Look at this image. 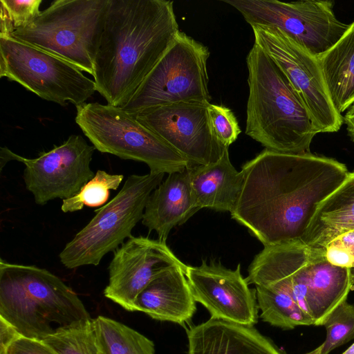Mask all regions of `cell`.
I'll use <instances>...</instances> for the list:
<instances>
[{"instance_id": "obj_19", "label": "cell", "mask_w": 354, "mask_h": 354, "mask_svg": "<svg viewBox=\"0 0 354 354\" xmlns=\"http://www.w3.org/2000/svg\"><path fill=\"white\" fill-rule=\"evenodd\" d=\"M187 266H174L151 281L136 297V311L181 325L189 321L196 308L185 274Z\"/></svg>"}, {"instance_id": "obj_14", "label": "cell", "mask_w": 354, "mask_h": 354, "mask_svg": "<svg viewBox=\"0 0 354 354\" xmlns=\"http://www.w3.org/2000/svg\"><path fill=\"white\" fill-rule=\"evenodd\" d=\"M207 104L174 103L148 109L134 116L186 158L190 166L207 165L217 162L226 149L212 134Z\"/></svg>"}, {"instance_id": "obj_11", "label": "cell", "mask_w": 354, "mask_h": 354, "mask_svg": "<svg viewBox=\"0 0 354 354\" xmlns=\"http://www.w3.org/2000/svg\"><path fill=\"white\" fill-rule=\"evenodd\" d=\"M236 9L250 26L277 27L313 55L319 56L334 46L350 24L335 16L334 2L304 0H224Z\"/></svg>"}, {"instance_id": "obj_22", "label": "cell", "mask_w": 354, "mask_h": 354, "mask_svg": "<svg viewBox=\"0 0 354 354\" xmlns=\"http://www.w3.org/2000/svg\"><path fill=\"white\" fill-rule=\"evenodd\" d=\"M317 59L330 100L341 114L354 103V21L337 42Z\"/></svg>"}, {"instance_id": "obj_16", "label": "cell", "mask_w": 354, "mask_h": 354, "mask_svg": "<svg viewBox=\"0 0 354 354\" xmlns=\"http://www.w3.org/2000/svg\"><path fill=\"white\" fill-rule=\"evenodd\" d=\"M185 274L194 300L207 309L211 318L248 326L257 323L256 290L249 288L240 264L231 270L203 260L198 266H187Z\"/></svg>"}, {"instance_id": "obj_32", "label": "cell", "mask_w": 354, "mask_h": 354, "mask_svg": "<svg viewBox=\"0 0 354 354\" xmlns=\"http://www.w3.org/2000/svg\"><path fill=\"white\" fill-rule=\"evenodd\" d=\"M343 121L346 126L349 137L354 142V104L348 109V111L343 116Z\"/></svg>"}, {"instance_id": "obj_3", "label": "cell", "mask_w": 354, "mask_h": 354, "mask_svg": "<svg viewBox=\"0 0 354 354\" xmlns=\"http://www.w3.org/2000/svg\"><path fill=\"white\" fill-rule=\"evenodd\" d=\"M246 63L249 95L245 134L270 151L310 152L312 140L317 133L286 75L254 43Z\"/></svg>"}, {"instance_id": "obj_1", "label": "cell", "mask_w": 354, "mask_h": 354, "mask_svg": "<svg viewBox=\"0 0 354 354\" xmlns=\"http://www.w3.org/2000/svg\"><path fill=\"white\" fill-rule=\"evenodd\" d=\"M241 171L243 186L231 216L264 246L301 241L318 205L349 173L333 158L266 149Z\"/></svg>"}, {"instance_id": "obj_15", "label": "cell", "mask_w": 354, "mask_h": 354, "mask_svg": "<svg viewBox=\"0 0 354 354\" xmlns=\"http://www.w3.org/2000/svg\"><path fill=\"white\" fill-rule=\"evenodd\" d=\"M177 266L187 265L166 242L132 236L114 251L104 295L126 310L135 312L139 293L158 274Z\"/></svg>"}, {"instance_id": "obj_34", "label": "cell", "mask_w": 354, "mask_h": 354, "mask_svg": "<svg viewBox=\"0 0 354 354\" xmlns=\"http://www.w3.org/2000/svg\"><path fill=\"white\" fill-rule=\"evenodd\" d=\"M352 279H353V285H354V274H353Z\"/></svg>"}, {"instance_id": "obj_29", "label": "cell", "mask_w": 354, "mask_h": 354, "mask_svg": "<svg viewBox=\"0 0 354 354\" xmlns=\"http://www.w3.org/2000/svg\"><path fill=\"white\" fill-rule=\"evenodd\" d=\"M326 260L332 265L354 268V230L332 239L324 248Z\"/></svg>"}, {"instance_id": "obj_33", "label": "cell", "mask_w": 354, "mask_h": 354, "mask_svg": "<svg viewBox=\"0 0 354 354\" xmlns=\"http://www.w3.org/2000/svg\"><path fill=\"white\" fill-rule=\"evenodd\" d=\"M342 354H354V343L351 344L344 352Z\"/></svg>"}, {"instance_id": "obj_10", "label": "cell", "mask_w": 354, "mask_h": 354, "mask_svg": "<svg viewBox=\"0 0 354 354\" xmlns=\"http://www.w3.org/2000/svg\"><path fill=\"white\" fill-rule=\"evenodd\" d=\"M250 26L254 44L286 75L301 100L317 133L339 131L344 123L343 116L330 100L317 57L277 27Z\"/></svg>"}, {"instance_id": "obj_30", "label": "cell", "mask_w": 354, "mask_h": 354, "mask_svg": "<svg viewBox=\"0 0 354 354\" xmlns=\"http://www.w3.org/2000/svg\"><path fill=\"white\" fill-rule=\"evenodd\" d=\"M7 354H57L42 340L21 336L8 349Z\"/></svg>"}, {"instance_id": "obj_8", "label": "cell", "mask_w": 354, "mask_h": 354, "mask_svg": "<svg viewBox=\"0 0 354 354\" xmlns=\"http://www.w3.org/2000/svg\"><path fill=\"white\" fill-rule=\"evenodd\" d=\"M208 48L180 31L131 98L121 108L137 113L179 102L210 103Z\"/></svg>"}, {"instance_id": "obj_25", "label": "cell", "mask_w": 354, "mask_h": 354, "mask_svg": "<svg viewBox=\"0 0 354 354\" xmlns=\"http://www.w3.org/2000/svg\"><path fill=\"white\" fill-rule=\"evenodd\" d=\"M57 354H101L93 319L42 340Z\"/></svg>"}, {"instance_id": "obj_28", "label": "cell", "mask_w": 354, "mask_h": 354, "mask_svg": "<svg viewBox=\"0 0 354 354\" xmlns=\"http://www.w3.org/2000/svg\"><path fill=\"white\" fill-rule=\"evenodd\" d=\"M210 130L214 139L224 148H229L241 132L231 109L214 104H207Z\"/></svg>"}, {"instance_id": "obj_31", "label": "cell", "mask_w": 354, "mask_h": 354, "mask_svg": "<svg viewBox=\"0 0 354 354\" xmlns=\"http://www.w3.org/2000/svg\"><path fill=\"white\" fill-rule=\"evenodd\" d=\"M21 336L12 325L0 317V354H7L12 343Z\"/></svg>"}, {"instance_id": "obj_18", "label": "cell", "mask_w": 354, "mask_h": 354, "mask_svg": "<svg viewBox=\"0 0 354 354\" xmlns=\"http://www.w3.org/2000/svg\"><path fill=\"white\" fill-rule=\"evenodd\" d=\"M191 187L189 167L168 174L151 194L142 223L166 241L170 231L199 210Z\"/></svg>"}, {"instance_id": "obj_2", "label": "cell", "mask_w": 354, "mask_h": 354, "mask_svg": "<svg viewBox=\"0 0 354 354\" xmlns=\"http://www.w3.org/2000/svg\"><path fill=\"white\" fill-rule=\"evenodd\" d=\"M180 31L172 1L108 0L93 76L107 104L128 102Z\"/></svg>"}, {"instance_id": "obj_21", "label": "cell", "mask_w": 354, "mask_h": 354, "mask_svg": "<svg viewBox=\"0 0 354 354\" xmlns=\"http://www.w3.org/2000/svg\"><path fill=\"white\" fill-rule=\"evenodd\" d=\"M354 230V172L317 207L301 239L306 245L325 248L335 237Z\"/></svg>"}, {"instance_id": "obj_17", "label": "cell", "mask_w": 354, "mask_h": 354, "mask_svg": "<svg viewBox=\"0 0 354 354\" xmlns=\"http://www.w3.org/2000/svg\"><path fill=\"white\" fill-rule=\"evenodd\" d=\"M188 354H282L253 326L210 318L187 331Z\"/></svg>"}, {"instance_id": "obj_26", "label": "cell", "mask_w": 354, "mask_h": 354, "mask_svg": "<svg viewBox=\"0 0 354 354\" xmlns=\"http://www.w3.org/2000/svg\"><path fill=\"white\" fill-rule=\"evenodd\" d=\"M323 326L326 330L324 342L305 354H329L354 339V306L343 302L329 315Z\"/></svg>"}, {"instance_id": "obj_9", "label": "cell", "mask_w": 354, "mask_h": 354, "mask_svg": "<svg viewBox=\"0 0 354 354\" xmlns=\"http://www.w3.org/2000/svg\"><path fill=\"white\" fill-rule=\"evenodd\" d=\"M0 77L62 106H79L96 91L94 80L73 64L10 36L0 37Z\"/></svg>"}, {"instance_id": "obj_7", "label": "cell", "mask_w": 354, "mask_h": 354, "mask_svg": "<svg viewBox=\"0 0 354 354\" xmlns=\"http://www.w3.org/2000/svg\"><path fill=\"white\" fill-rule=\"evenodd\" d=\"M76 111V124L102 153L144 162L156 173L169 174L190 167L186 158L120 106L85 102Z\"/></svg>"}, {"instance_id": "obj_6", "label": "cell", "mask_w": 354, "mask_h": 354, "mask_svg": "<svg viewBox=\"0 0 354 354\" xmlns=\"http://www.w3.org/2000/svg\"><path fill=\"white\" fill-rule=\"evenodd\" d=\"M165 174L128 176L119 192L65 245L59 253L60 262L68 269L97 266L105 254L115 251L142 219L153 191L162 182Z\"/></svg>"}, {"instance_id": "obj_12", "label": "cell", "mask_w": 354, "mask_h": 354, "mask_svg": "<svg viewBox=\"0 0 354 354\" xmlns=\"http://www.w3.org/2000/svg\"><path fill=\"white\" fill-rule=\"evenodd\" d=\"M95 149L80 135L70 136L60 145L35 158H26L6 147H1L0 169L10 160L24 163L26 188L36 204L44 205L55 198L73 197L94 177L91 162Z\"/></svg>"}, {"instance_id": "obj_20", "label": "cell", "mask_w": 354, "mask_h": 354, "mask_svg": "<svg viewBox=\"0 0 354 354\" xmlns=\"http://www.w3.org/2000/svg\"><path fill=\"white\" fill-rule=\"evenodd\" d=\"M192 192L199 207L233 212L243 183L242 171L231 163L228 148L216 162L189 167Z\"/></svg>"}, {"instance_id": "obj_13", "label": "cell", "mask_w": 354, "mask_h": 354, "mask_svg": "<svg viewBox=\"0 0 354 354\" xmlns=\"http://www.w3.org/2000/svg\"><path fill=\"white\" fill-rule=\"evenodd\" d=\"M289 254L294 297L315 326H323L346 301L353 286L351 270L330 264L324 248L310 247L301 241L289 243Z\"/></svg>"}, {"instance_id": "obj_5", "label": "cell", "mask_w": 354, "mask_h": 354, "mask_svg": "<svg viewBox=\"0 0 354 354\" xmlns=\"http://www.w3.org/2000/svg\"><path fill=\"white\" fill-rule=\"evenodd\" d=\"M108 0H56L10 37L93 76Z\"/></svg>"}, {"instance_id": "obj_27", "label": "cell", "mask_w": 354, "mask_h": 354, "mask_svg": "<svg viewBox=\"0 0 354 354\" xmlns=\"http://www.w3.org/2000/svg\"><path fill=\"white\" fill-rule=\"evenodd\" d=\"M42 0H1L0 37L11 36L32 22L41 12Z\"/></svg>"}, {"instance_id": "obj_4", "label": "cell", "mask_w": 354, "mask_h": 354, "mask_svg": "<svg viewBox=\"0 0 354 354\" xmlns=\"http://www.w3.org/2000/svg\"><path fill=\"white\" fill-rule=\"evenodd\" d=\"M0 317L43 340L92 318L77 295L45 268L0 260Z\"/></svg>"}, {"instance_id": "obj_24", "label": "cell", "mask_w": 354, "mask_h": 354, "mask_svg": "<svg viewBox=\"0 0 354 354\" xmlns=\"http://www.w3.org/2000/svg\"><path fill=\"white\" fill-rule=\"evenodd\" d=\"M123 178L122 174H111L97 170L94 177L77 194L62 201V211L74 212L82 209L84 206L97 207L104 205L109 200L110 190H116Z\"/></svg>"}, {"instance_id": "obj_23", "label": "cell", "mask_w": 354, "mask_h": 354, "mask_svg": "<svg viewBox=\"0 0 354 354\" xmlns=\"http://www.w3.org/2000/svg\"><path fill=\"white\" fill-rule=\"evenodd\" d=\"M93 324L101 354H155L151 339L122 323L100 315Z\"/></svg>"}]
</instances>
